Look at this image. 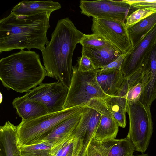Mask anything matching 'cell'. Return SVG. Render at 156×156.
<instances>
[{
    "label": "cell",
    "instance_id": "obj_26",
    "mask_svg": "<svg viewBox=\"0 0 156 156\" xmlns=\"http://www.w3.org/2000/svg\"><path fill=\"white\" fill-rule=\"evenodd\" d=\"M155 12L147 8L139 9L127 17L125 23L126 26L127 28Z\"/></svg>",
    "mask_w": 156,
    "mask_h": 156
},
{
    "label": "cell",
    "instance_id": "obj_22",
    "mask_svg": "<svg viewBox=\"0 0 156 156\" xmlns=\"http://www.w3.org/2000/svg\"><path fill=\"white\" fill-rule=\"evenodd\" d=\"M54 144L48 141H43L32 145L21 146L22 156H52L50 151Z\"/></svg>",
    "mask_w": 156,
    "mask_h": 156
},
{
    "label": "cell",
    "instance_id": "obj_30",
    "mask_svg": "<svg viewBox=\"0 0 156 156\" xmlns=\"http://www.w3.org/2000/svg\"><path fill=\"white\" fill-rule=\"evenodd\" d=\"M136 156H150L149 155L147 154H137Z\"/></svg>",
    "mask_w": 156,
    "mask_h": 156
},
{
    "label": "cell",
    "instance_id": "obj_18",
    "mask_svg": "<svg viewBox=\"0 0 156 156\" xmlns=\"http://www.w3.org/2000/svg\"><path fill=\"white\" fill-rule=\"evenodd\" d=\"M82 110L56 126L40 142L48 141L52 143L55 145L69 136L74 131L81 117Z\"/></svg>",
    "mask_w": 156,
    "mask_h": 156
},
{
    "label": "cell",
    "instance_id": "obj_9",
    "mask_svg": "<svg viewBox=\"0 0 156 156\" xmlns=\"http://www.w3.org/2000/svg\"><path fill=\"white\" fill-rule=\"evenodd\" d=\"M69 89L57 82L51 83H41L26 92L30 100L44 105L48 113L57 112L64 109V106Z\"/></svg>",
    "mask_w": 156,
    "mask_h": 156
},
{
    "label": "cell",
    "instance_id": "obj_3",
    "mask_svg": "<svg viewBox=\"0 0 156 156\" xmlns=\"http://www.w3.org/2000/svg\"><path fill=\"white\" fill-rule=\"evenodd\" d=\"M47 76L40 55L34 51L21 50L0 60V79L8 90L23 93L42 83Z\"/></svg>",
    "mask_w": 156,
    "mask_h": 156
},
{
    "label": "cell",
    "instance_id": "obj_29",
    "mask_svg": "<svg viewBox=\"0 0 156 156\" xmlns=\"http://www.w3.org/2000/svg\"><path fill=\"white\" fill-rule=\"evenodd\" d=\"M126 54L121 55L115 60L102 68L97 70V72L101 73L116 69H121V65Z\"/></svg>",
    "mask_w": 156,
    "mask_h": 156
},
{
    "label": "cell",
    "instance_id": "obj_12",
    "mask_svg": "<svg viewBox=\"0 0 156 156\" xmlns=\"http://www.w3.org/2000/svg\"><path fill=\"white\" fill-rule=\"evenodd\" d=\"M141 69L145 84L140 101L150 107L156 98V43L145 56Z\"/></svg>",
    "mask_w": 156,
    "mask_h": 156
},
{
    "label": "cell",
    "instance_id": "obj_28",
    "mask_svg": "<svg viewBox=\"0 0 156 156\" xmlns=\"http://www.w3.org/2000/svg\"><path fill=\"white\" fill-rule=\"evenodd\" d=\"M129 4L138 9L147 8L156 12V0H126Z\"/></svg>",
    "mask_w": 156,
    "mask_h": 156
},
{
    "label": "cell",
    "instance_id": "obj_24",
    "mask_svg": "<svg viewBox=\"0 0 156 156\" xmlns=\"http://www.w3.org/2000/svg\"><path fill=\"white\" fill-rule=\"evenodd\" d=\"M135 150L132 143L126 137L117 139L110 149L108 156H133Z\"/></svg>",
    "mask_w": 156,
    "mask_h": 156
},
{
    "label": "cell",
    "instance_id": "obj_16",
    "mask_svg": "<svg viewBox=\"0 0 156 156\" xmlns=\"http://www.w3.org/2000/svg\"><path fill=\"white\" fill-rule=\"evenodd\" d=\"M82 54L90 59L97 70L106 66L121 55L111 45L98 48L82 47Z\"/></svg>",
    "mask_w": 156,
    "mask_h": 156
},
{
    "label": "cell",
    "instance_id": "obj_15",
    "mask_svg": "<svg viewBox=\"0 0 156 156\" xmlns=\"http://www.w3.org/2000/svg\"><path fill=\"white\" fill-rule=\"evenodd\" d=\"M61 8L58 2L22 1L14 6L11 12L18 16H30L42 12H53Z\"/></svg>",
    "mask_w": 156,
    "mask_h": 156
},
{
    "label": "cell",
    "instance_id": "obj_2",
    "mask_svg": "<svg viewBox=\"0 0 156 156\" xmlns=\"http://www.w3.org/2000/svg\"><path fill=\"white\" fill-rule=\"evenodd\" d=\"M51 13L30 16L12 13L0 20V52L15 49L43 50L49 42L47 32Z\"/></svg>",
    "mask_w": 156,
    "mask_h": 156
},
{
    "label": "cell",
    "instance_id": "obj_31",
    "mask_svg": "<svg viewBox=\"0 0 156 156\" xmlns=\"http://www.w3.org/2000/svg\"><path fill=\"white\" fill-rule=\"evenodd\" d=\"M133 156H135V155H133Z\"/></svg>",
    "mask_w": 156,
    "mask_h": 156
},
{
    "label": "cell",
    "instance_id": "obj_20",
    "mask_svg": "<svg viewBox=\"0 0 156 156\" xmlns=\"http://www.w3.org/2000/svg\"><path fill=\"white\" fill-rule=\"evenodd\" d=\"M156 24V12L127 28L132 48L137 45Z\"/></svg>",
    "mask_w": 156,
    "mask_h": 156
},
{
    "label": "cell",
    "instance_id": "obj_6",
    "mask_svg": "<svg viewBox=\"0 0 156 156\" xmlns=\"http://www.w3.org/2000/svg\"><path fill=\"white\" fill-rule=\"evenodd\" d=\"M97 70L83 72L78 70L77 65L73 67L64 109L84 106L94 98L104 99L108 96L103 91L97 81Z\"/></svg>",
    "mask_w": 156,
    "mask_h": 156
},
{
    "label": "cell",
    "instance_id": "obj_1",
    "mask_svg": "<svg viewBox=\"0 0 156 156\" xmlns=\"http://www.w3.org/2000/svg\"><path fill=\"white\" fill-rule=\"evenodd\" d=\"M83 34L69 18L60 19L50 40L41 51L47 76L55 79L68 89L73 75V53Z\"/></svg>",
    "mask_w": 156,
    "mask_h": 156
},
{
    "label": "cell",
    "instance_id": "obj_19",
    "mask_svg": "<svg viewBox=\"0 0 156 156\" xmlns=\"http://www.w3.org/2000/svg\"><path fill=\"white\" fill-rule=\"evenodd\" d=\"M96 79L103 91L111 96L119 90L125 78L121 70L116 69L101 73L97 71Z\"/></svg>",
    "mask_w": 156,
    "mask_h": 156
},
{
    "label": "cell",
    "instance_id": "obj_7",
    "mask_svg": "<svg viewBox=\"0 0 156 156\" xmlns=\"http://www.w3.org/2000/svg\"><path fill=\"white\" fill-rule=\"evenodd\" d=\"M79 7L81 13L88 17L124 22L127 17L139 9L126 0H81Z\"/></svg>",
    "mask_w": 156,
    "mask_h": 156
},
{
    "label": "cell",
    "instance_id": "obj_27",
    "mask_svg": "<svg viewBox=\"0 0 156 156\" xmlns=\"http://www.w3.org/2000/svg\"><path fill=\"white\" fill-rule=\"evenodd\" d=\"M78 70L81 72H87L97 70L90 59L87 56L82 55L77 59Z\"/></svg>",
    "mask_w": 156,
    "mask_h": 156
},
{
    "label": "cell",
    "instance_id": "obj_10",
    "mask_svg": "<svg viewBox=\"0 0 156 156\" xmlns=\"http://www.w3.org/2000/svg\"><path fill=\"white\" fill-rule=\"evenodd\" d=\"M156 43V24L141 41L126 54L121 70L124 78L128 79L141 69L144 59Z\"/></svg>",
    "mask_w": 156,
    "mask_h": 156
},
{
    "label": "cell",
    "instance_id": "obj_13",
    "mask_svg": "<svg viewBox=\"0 0 156 156\" xmlns=\"http://www.w3.org/2000/svg\"><path fill=\"white\" fill-rule=\"evenodd\" d=\"M17 127L8 121L0 126V156H22Z\"/></svg>",
    "mask_w": 156,
    "mask_h": 156
},
{
    "label": "cell",
    "instance_id": "obj_25",
    "mask_svg": "<svg viewBox=\"0 0 156 156\" xmlns=\"http://www.w3.org/2000/svg\"><path fill=\"white\" fill-rule=\"evenodd\" d=\"M79 43L82 47L101 48L111 45L101 35L95 34H83Z\"/></svg>",
    "mask_w": 156,
    "mask_h": 156
},
{
    "label": "cell",
    "instance_id": "obj_11",
    "mask_svg": "<svg viewBox=\"0 0 156 156\" xmlns=\"http://www.w3.org/2000/svg\"><path fill=\"white\" fill-rule=\"evenodd\" d=\"M85 106L94 109L101 114L94 140L102 142L115 139L119 126L109 110L104 100L95 98Z\"/></svg>",
    "mask_w": 156,
    "mask_h": 156
},
{
    "label": "cell",
    "instance_id": "obj_4",
    "mask_svg": "<svg viewBox=\"0 0 156 156\" xmlns=\"http://www.w3.org/2000/svg\"><path fill=\"white\" fill-rule=\"evenodd\" d=\"M84 106H77L48 113L30 120H22L17 126L21 146L38 144L56 126L81 112Z\"/></svg>",
    "mask_w": 156,
    "mask_h": 156
},
{
    "label": "cell",
    "instance_id": "obj_8",
    "mask_svg": "<svg viewBox=\"0 0 156 156\" xmlns=\"http://www.w3.org/2000/svg\"><path fill=\"white\" fill-rule=\"evenodd\" d=\"M91 30L93 34L101 35L121 55L132 48L124 21L93 18Z\"/></svg>",
    "mask_w": 156,
    "mask_h": 156
},
{
    "label": "cell",
    "instance_id": "obj_17",
    "mask_svg": "<svg viewBox=\"0 0 156 156\" xmlns=\"http://www.w3.org/2000/svg\"><path fill=\"white\" fill-rule=\"evenodd\" d=\"M83 143L80 134L75 129L69 136L54 145L50 153L52 156H79Z\"/></svg>",
    "mask_w": 156,
    "mask_h": 156
},
{
    "label": "cell",
    "instance_id": "obj_21",
    "mask_svg": "<svg viewBox=\"0 0 156 156\" xmlns=\"http://www.w3.org/2000/svg\"><path fill=\"white\" fill-rule=\"evenodd\" d=\"M127 79L129 84L126 95L127 102L134 103L140 101L145 84L141 69Z\"/></svg>",
    "mask_w": 156,
    "mask_h": 156
},
{
    "label": "cell",
    "instance_id": "obj_23",
    "mask_svg": "<svg viewBox=\"0 0 156 156\" xmlns=\"http://www.w3.org/2000/svg\"><path fill=\"white\" fill-rule=\"evenodd\" d=\"M117 140L115 139L101 142L95 140L93 138L84 156H108L110 149Z\"/></svg>",
    "mask_w": 156,
    "mask_h": 156
},
{
    "label": "cell",
    "instance_id": "obj_14",
    "mask_svg": "<svg viewBox=\"0 0 156 156\" xmlns=\"http://www.w3.org/2000/svg\"><path fill=\"white\" fill-rule=\"evenodd\" d=\"M12 104L22 120L31 119L48 113L47 108L44 105L30 99L26 94L15 98Z\"/></svg>",
    "mask_w": 156,
    "mask_h": 156
},
{
    "label": "cell",
    "instance_id": "obj_5",
    "mask_svg": "<svg viewBox=\"0 0 156 156\" xmlns=\"http://www.w3.org/2000/svg\"><path fill=\"white\" fill-rule=\"evenodd\" d=\"M129 125L126 137L135 150L144 154L148 148L153 132V123L150 107L139 101L127 102L126 109Z\"/></svg>",
    "mask_w": 156,
    "mask_h": 156
}]
</instances>
